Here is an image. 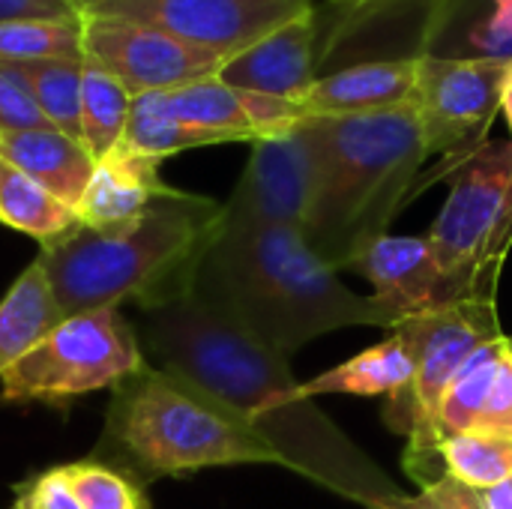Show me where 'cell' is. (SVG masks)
<instances>
[{
    "mask_svg": "<svg viewBox=\"0 0 512 509\" xmlns=\"http://www.w3.org/2000/svg\"><path fill=\"white\" fill-rule=\"evenodd\" d=\"M141 342L156 369L237 411L282 459L315 486L360 507L396 495L393 480L324 414L288 360L207 309L192 291L141 309Z\"/></svg>",
    "mask_w": 512,
    "mask_h": 509,
    "instance_id": "cell-1",
    "label": "cell"
},
{
    "mask_svg": "<svg viewBox=\"0 0 512 509\" xmlns=\"http://www.w3.org/2000/svg\"><path fill=\"white\" fill-rule=\"evenodd\" d=\"M189 291L285 360L342 327H399L384 303L351 291L288 225H219Z\"/></svg>",
    "mask_w": 512,
    "mask_h": 509,
    "instance_id": "cell-2",
    "label": "cell"
},
{
    "mask_svg": "<svg viewBox=\"0 0 512 509\" xmlns=\"http://www.w3.org/2000/svg\"><path fill=\"white\" fill-rule=\"evenodd\" d=\"M219 210V201L171 186L117 228L78 225L42 243L39 264L63 318L120 303L147 309L186 294L201 252L219 228Z\"/></svg>",
    "mask_w": 512,
    "mask_h": 509,
    "instance_id": "cell-3",
    "label": "cell"
},
{
    "mask_svg": "<svg viewBox=\"0 0 512 509\" xmlns=\"http://www.w3.org/2000/svg\"><path fill=\"white\" fill-rule=\"evenodd\" d=\"M306 129L315 192L303 237L321 261L342 273L387 234L408 201L429 159L426 135L414 105L354 117H306Z\"/></svg>",
    "mask_w": 512,
    "mask_h": 509,
    "instance_id": "cell-4",
    "label": "cell"
},
{
    "mask_svg": "<svg viewBox=\"0 0 512 509\" xmlns=\"http://www.w3.org/2000/svg\"><path fill=\"white\" fill-rule=\"evenodd\" d=\"M99 453L135 483L228 465H282L237 411L150 363L114 387Z\"/></svg>",
    "mask_w": 512,
    "mask_h": 509,
    "instance_id": "cell-5",
    "label": "cell"
},
{
    "mask_svg": "<svg viewBox=\"0 0 512 509\" xmlns=\"http://www.w3.org/2000/svg\"><path fill=\"white\" fill-rule=\"evenodd\" d=\"M426 240L465 300H495L512 243V138L483 141L459 156L447 204Z\"/></svg>",
    "mask_w": 512,
    "mask_h": 509,
    "instance_id": "cell-6",
    "label": "cell"
},
{
    "mask_svg": "<svg viewBox=\"0 0 512 509\" xmlns=\"http://www.w3.org/2000/svg\"><path fill=\"white\" fill-rule=\"evenodd\" d=\"M414 342L417 372L405 393L390 399L387 423L408 435L405 468L426 486L441 480V402L459 369L492 339L504 336L495 300H465L441 312L417 315L399 324Z\"/></svg>",
    "mask_w": 512,
    "mask_h": 509,
    "instance_id": "cell-7",
    "label": "cell"
},
{
    "mask_svg": "<svg viewBox=\"0 0 512 509\" xmlns=\"http://www.w3.org/2000/svg\"><path fill=\"white\" fill-rule=\"evenodd\" d=\"M144 366L138 333L117 309L81 312L63 318L0 375V402L66 405L96 390H114Z\"/></svg>",
    "mask_w": 512,
    "mask_h": 509,
    "instance_id": "cell-8",
    "label": "cell"
},
{
    "mask_svg": "<svg viewBox=\"0 0 512 509\" xmlns=\"http://www.w3.org/2000/svg\"><path fill=\"white\" fill-rule=\"evenodd\" d=\"M512 81V60L501 57H420L414 108L426 150L465 156L483 144Z\"/></svg>",
    "mask_w": 512,
    "mask_h": 509,
    "instance_id": "cell-9",
    "label": "cell"
},
{
    "mask_svg": "<svg viewBox=\"0 0 512 509\" xmlns=\"http://www.w3.org/2000/svg\"><path fill=\"white\" fill-rule=\"evenodd\" d=\"M78 6L84 15L147 24L225 57L315 9L312 0H78Z\"/></svg>",
    "mask_w": 512,
    "mask_h": 509,
    "instance_id": "cell-10",
    "label": "cell"
},
{
    "mask_svg": "<svg viewBox=\"0 0 512 509\" xmlns=\"http://www.w3.org/2000/svg\"><path fill=\"white\" fill-rule=\"evenodd\" d=\"M84 54L90 63L120 78L132 96L168 93L204 78H216L231 60L165 30L99 15H84Z\"/></svg>",
    "mask_w": 512,
    "mask_h": 509,
    "instance_id": "cell-11",
    "label": "cell"
},
{
    "mask_svg": "<svg viewBox=\"0 0 512 509\" xmlns=\"http://www.w3.org/2000/svg\"><path fill=\"white\" fill-rule=\"evenodd\" d=\"M315 192V156L306 120L252 141L249 162L219 210V225H288L303 231Z\"/></svg>",
    "mask_w": 512,
    "mask_h": 509,
    "instance_id": "cell-12",
    "label": "cell"
},
{
    "mask_svg": "<svg viewBox=\"0 0 512 509\" xmlns=\"http://www.w3.org/2000/svg\"><path fill=\"white\" fill-rule=\"evenodd\" d=\"M348 273L363 276L375 288L372 297L384 303L399 324L465 303V297L441 270L426 237L384 234L348 267Z\"/></svg>",
    "mask_w": 512,
    "mask_h": 509,
    "instance_id": "cell-13",
    "label": "cell"
},
{
    "mask_svg": "<svg viewBox=\"0 0 512 509\" xmlns=\"http://www.w3.org/2000/svg\"><path fill=\"white\" fill-rule=\"evenodd\" d=\"M174 117L189 126L222 135L225 141H258L282 135L306 120V111L297 102L249 93L225 84L219 75L204 78L177 90L162 93Z\"/></svg>",
    "mask_w": 512,
    "mask_h": 509,
    "instance_id": "cell-14",
    "label": "cell"
},
{
    "mask_svg": "<svg viewBox=\"0 0 512 509\" xmlns=\"http://www.w3.org/2000/svg\"><path fill=\"white\" fill-rule=\"evenodd\" d=\"M315 9L276 27L246 51L234 54L219 78L231 87L285 99V102H303L312 90L318 69H315Z\"/></svg>",
    "mask_w": 512,
    "mask_h": 509,
    "instance_id": "cell-15",
    "label": "cell"
},
{
    "mask_svg": "<svg viewBox=\"0 0 512 509\" xmlns=\"http://www.w3.org/2000/svg\"><path fill=\"white\" fill-rule=\"evenodd\" d=\"M420 57H387L318 75L300 108L306 117H354L414 105L420 84Z\"/></svg>",
    "mask_w": 512,
    "mask_h": 509,
    "instance_id": "cell-16",
    "label": "cell"
},
{
    "mask_svg": "<svg viewBox=\"0 0 512 509\" xmlns=\"http://www.w3.org/2000/svg\"><path fill=\"white\" fill-rule=\"evenodd\" d=\"M159 159L114 147L96 162L93 177L78 201V219L84 228H117L147 210L171 186L159 177Z\"/></svg>",
    "mask_w": 512,
    "mask_h": 509,
    "instance_id": "cell-17",
    "label": "cell"
},
{
    "mask_svg": "<svg viewBox=\"0 0 512 509\" xmlns=\"http://www.w3.org/2000/svg\"><path fill=\"white\" fill-rule=\"evenodd\" d=\"M0 159L75 210L96 168L90 150L54 126L0 135Z\"/></svg>",
    "mask_w": 512,
    "mask_h": 509,
    "instance_id": "cell-18",
    "label": "cell"
},
{
    "mask_svg": "<svg viewBox=\"0 0 512 509\" xmlns=\"http://www.w3.org/2000/svg\"><path fill=\"white\" fill-rule=\"evenodd\" d=\"M417 372L414 342L402 327L390 330V336L369 351L339 363L336 369L303 384V396H399L411 387Z\"/></svg>",
    "mask_w": 512,
    "mask_h": 509,
    "instance_id": "cell-19",
    "label": "cell"
},
{
    "mask_svg": "<svg viewBox=\"0 0 512 509\" xmlns=\"http://www.w3.org/2000/svg\"><path fill=\"white\" fill-rule=\"evenodd\" d=\"M60 321L63 312L54 288L36 258L0 300V375L30 354Z\"/></svg>",
    "mask_w": 512,
    "mask_h": 509,
    "instance_id": "cell-20",
    "label": "cell"
},
{
    "mask_svg": "<svg viewBox=\"0 0 512 509\" xmlns=\"http://www.w3.org/2000/svg\"><path fill=\"white\" fill-rule=\"evenodd\" d=\"M132 93L120 78H114L108 69L96 63H84L81 75V144L90 150V156L99 162L114 147H120L129 111H132Z\"/></svg>",
    "mask_w": 512,
    "mask_h": 509,
    "instance_id": "cell-21",
    "label": "cell"
},
{
    "mask_svg": "<svg viewBox=\"0 0 512 509\" xmlns=\"http://www.w3.org/2000/svg\"><path fill=\"white\" fill-rule=\"evenodd\" d=\"M126 150L150 156V159H168L174 153L192 150V147H210V144H228L222 135L198 129L183 123L171 114L162 93H141L132 99L129 126L120 141Z\"/></svg>",
    "mask_w": 512,
    "mask_h": 509,
    "instance_id": "cell-22",
    "label": "cell"
},
{
    "mask_svg": "<svg viewBox=\"0 0 512 509\" xmlns=\"http://www.w3.org/2000/svg\"><path fill=\"white\" fill-rule=\"evenodd\" d=\"M0 222L42 243H51L81 225L75 207L63 204L57 195H51L15 168H9L0 186Z\"/></svg>",
    "mask_w": 512,
    "mask_h": 509,
    "instance_id": "cell-23",
    "label": "cell"
},
{
    "mask_svg": "<svg viewBox=\"0 0 512 509\" xmlns=\"http://www.w3.org/2000/svg\"><path fill=\"white\" fill-rule=\"evenodd\" d=\"M507 336H498L492 342H486L453 378L444 402H441V417H438V429L441 438H453V435H468L474 432L483 405L492 393L495 375H498V363L504 354Z\"/></svg>",
    "mask_w": 512,
    "mask_h": 509,
    "instance_id": "cell-24",
    "label": "cell"
},
{
    "mask_svg": "<svg viewBox=\"0 0 512 509\" xmlns=\"http://www.w3.org/2000/svg\"><path fill=\"white\" fill-rule=\"evenodd\" d=\"M0 60L36 63V60H78L84 54V18L51 21V18H18L0 24Z\"/></svg>",
    "mask_w": 512,
    "mask_h": 509,
    "instance_id": "cell-25",
    "label": "cell"
},
{
    "mask_svg": "<svg viewBox=\"0 0 512 509\" xmlns=\"http://www.w3.org/2000/svg\"><path fill=\"white\" fill-rule=\"evenodd\" d=\"M30 84V93L45 114L48 126L81 141V75L78 60H36L15 63Z\"/></svg>",
    "mask_w": 512,
    "mask_h": 509,
    "instance_id": "cell-26",
    "label": "cell"
},
{
    "mask_svg": "<svg viewBox=\"0 0 512 509\" xmlns=\"http://www.w3.org/2000/svg\"><path fill=\"white\" fill-rule=\"evenodd\" d=\"M444 477L465 483L474 492H489L512 477V441L489 435H453L444 438L441 447Z\"/></svg>",
    "mask_w": 512,
    "mask_h": 509,
    "instance_id": "cell-27",
    "label": "cell"
},
{
    "mask_svg": "<svg viewBox=\"0 0 512 509\" xmlns=\"http://www.w3.org/2000/svg\"><path fill=\"white\" fill-rule=\"evenodd\" d=\"M63 468L81 509H147V498L138 483L114 465L84 459Z\"/></svg>",
    "mask_w": 512,
    "mask_h": 509,
    "instance_id": "cell-28",
    "label": "cell"
},
{
    "mask_svg": "<svg viewBox=\"0 0 512 509\" xmlns=\"http://www.w3.org/2000/svg\"><path fill=\"white\" fill-rule=\"evenodd\" d=\"M42 126H48V120L39 111L27 78L15 63L0 60V135L42 129Z\"/></svg>",
    "mask_w": 512,
    "mask_h": 509,
    "instance_id": "cell-29",
    "label": "cell"
},
{
    "mask_svg": "<svg viewBox=\"0 0 512 509\" xmlns=\"http://www.w3.org/2000/svg\"><path fill=\"white\" fill-rule=\"evenodd\" d=\"M372 509H486L483 495L468 489L465 483H456L450 477H441L429 486H423L417 495H390L378 501Z\"/></svg>",
    "mask_w": 512,
    "mask_h": 509,
    "instance_id": "cell-30",
    "label": "cell"
},
{
    "mask_svg": "<svg viewBox=\"0 0 512 509\" xmlns=\"http://www.w3.org/2000/svg\"><path fill=\"white\" fill-rule=\"evenodd\" d=\"M474 435H489V438H504L512 441V348L510 339L504 345L498 375L492 384V393L483 405V414L474 426Z\"/></svg>",
    "mask_w": 512,
    "mask_h": 509,
    "instance_id": "cell-31",
    "label": "cell"
},
{
    "mask_svg": "<svg viewBox=\"0 0 512 509\" xmlns=\"http://www.w3.org/2000/svg\"><path fill=\"white\" fill-rule=\"evenodd\" d=\"M12 509H81V504L69 486L66 468L60 465L18 486Z\"/></svg>",
    "mask_w": 512,
    "mask_h": 509,
    "instance_id": "cell-32",
    "label": "cell"
},
{
    "mask_svg": "<svg viewBox=\"0 0 512 509\" xmlns=\"http://www.w3.org/2000/svg\"><path fill=\"white\" fill-rule=\"evenodd\" d=\"M18 18H51V21H81L84 12L78 0H0V24Z\"/></svg>",
    "mask_w": 512,
    "mask_h": 509,
    "instance_id": "cell-33",
    "label": "cell"
},
{
    "mask_svg": "<svg viewBox=\"0 0 512 509\" xmlns=\"http://www.w3.org/2000/svg\"><path fill=\"white\" fill-rule=\"evenodd\" d=\"M480 495H483L486 509H512V477L507 483H501L489 492H480Z\"/></svg>",
    "mask_w": 512,
    "mask_h": 509,
    "instance_id": "cell-34",
    "label": "cell"
},
{
    "mask_svg": "<svg viewBox=\"0 0 512 509\" xmlns=\"http://www.w3.org/2000/svg\"><path fill=\"white\" fill-rule=\"evenodd\" d=\"M504 117H507V126H510L512 132V81L510 87H507V93H504Z\"/></svg>",
    "mask_w": 512,
    "mask_h": 509,
    "instance_id": "cell-35",
    "label": "cell"
},
{
    "mask_svg": "<svg viewBox=\"0 0 512 509\" xmlns=\"http://www.w3.org/2000/svg\"><path fill=\"white\" fill-rule=\"evenodd\" d=\"M6 174H9V165L0 159V186H3V180H6Z\"/></svg>",
    "mask_w": 512,
    "mask_h": 509,
    "instance_id": "cell-36",
    "label": "cell"
},
{
    "mask_svg": "<svg viewBox=\"0 0 512 509\" xmlns=\"http://www.w3.org/2000/svg\"><path fill=\"white\" fill-rule=\"evenodd\" d=\"M342 3H372V0H342Z\"/></svg>",
    "mask_w": 512,
    "mask_h": 509,
    "instance_id": "cell-37",
    "label": "cell"
},
{
    "mask_svg": "<svg viewBox=\"0 0 512 509\" xmlns=\"http://www.w3.org/2000/svg\"><path fill=\"white\" fill-rule=\"evenodd\" d=\"M510 348H512V339H510Z\"/></svg>",
    "mask_w": 512,
    "mask_h": 509,
    "instance_id": "cell-38",
    "label": "cell"
}]
</instances>
